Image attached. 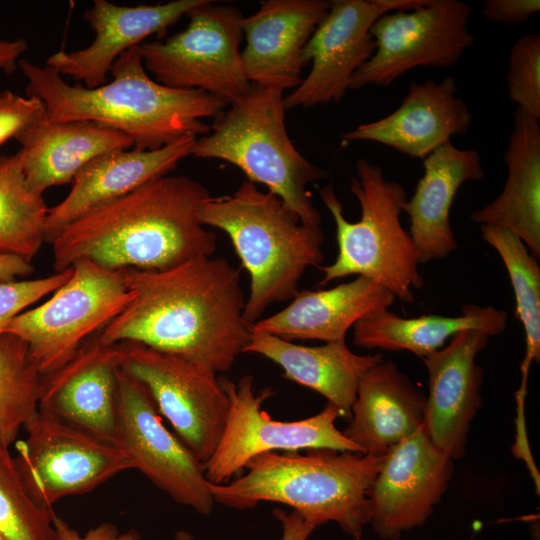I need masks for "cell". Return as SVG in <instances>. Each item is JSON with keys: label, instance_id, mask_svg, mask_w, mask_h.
Here are the masks:
<instances>
[{"label": "cell", "instance_id": "obj_18", "mask_svg": "<svg viewBox=\"0 0 540 540\" xmlns=\"http://www.w3.org/2000/svg\"><path fill=\"white\" fill-rule=\"evenodd\" d=\"M119 369L118 344H105L97 335L42 376L38 409L114 444Z\"/></svg>", "mask_w": 540, "mask_h": 540}, {"label": "cell", "instance_id": "obj_24", "mask_svg": "<svg viewBox=\"0 0 540 540\" xmlns=\"http://www.w3.org/2000/svg\"><path fill=\"white\" fill-rule=\"evenodd\" d=\"M426 395L393 361H381L361 377L349 423L342 431L363 454L386 452L424 423Z\"/></svg>", "mask_w": 540, "mask_h": 540}, {"label": "cell", "instance_id": "obj_34", "mask_svg": "<svg viewBox=\"0 0 540 540\" xmlns=\"http://www.w3.org/2000/svg\"><path fill=\"white\" fill-rule=\"evenodd\" d=\"M509 99L528 116L540 118V35H521L512 45L506 74Z\"/></svg>", "mask_w": 540, "mask_h": 540}, {"label": "cell", "instance_id": "obj_22", "mask_svg": "<svg viewBox=\"0 0 540 540\" xmlns=\"http://www.w3.org/2000/svg\"><path fill=\"white\" fill-rule=\"evenodd\" d=\"M196 139L186 136L152 151H114L91 161L74 177L67 196L48 209L45 241L51 243L66 226L90 211L166 176L191 155Z\"/></svg>", "mask_w": 540, "mask_h": 540}, {"label": "cell", "instance_id": "obj_2", "mask_svg": "<svg viewBox=\"0 0 540 540\" xmlns=\"http://www.w3.org/2000/svg\"><path fill=\"white\" fill-rule=\"evenodd\" d=\"M209 195L187 176L154 179L66 226L51 242L53 267L86 259L115 271H161L213 256L216 234L198 218Z\"/></svg>", "mask_w": 540, "mask_h": 540}, {"label": "cell", "instance_id": "obj_4", "mask_svg": "<svg viewBox=\"0 0 540 540\" xmlns=\"http://www.w3.org/2000/svg\"><path fill=\"white\" fill-rule=\"evenodd\" d=\"M384 455L307 449L267 452L251 458L246 473L226 484H211L215 503L250 509L260 502L288 505L314 525L336 522L361 540L371 520L369 492Z\"/></svg>", "mask_w": 540, "mask_h": 540}, {"label": "cell", "instance_id": "obj_20", "mask_svg": "<svg viewBox=\"0 0 540 540\" xmlns=\"http://www.w3.org/2000/svg\"><path fill=\"white\" fill-rule=\"evenodd\" d=\"M202 0H174L163 4L120 6L94 0L83 18L95 32L93 42L84 49L52 54L46 65L61 76L96 88L107 82L113 63L126 50L141 45L153 34L163 36L167 28L200 4Z\"/></svg>", "mask_w": 540, "mask_h": 540}, {"label": "cell", "instance_id": "obj_38", "mask_svg": "<svg viewBox=\"0 0 540 540\" xmlns=\"http://www.w3.org/2000/svg\"><path fill=\"white\" fill-rule=\"evenodd\" d=\"M54 526L58 540H142L140 534L135 530L120 532L114 524L109 522H102L81 535L71 528L64 519L55 514Z\"/></svg>", "mask_w": 540, "mask_h": 540}, {"label": "cell", "instance_id": "obj_35", "mask_svg": "<svg viewBox=\"0 0 540 540\" xmlns=\"http://www.w3.org/2000/svg\"><path fill=\"white\" fill-rule=\"evenodd\" d=\"M72 267L48 277L0 282V336L2 329L25 308L53 293L72 275Z\"/></svg>", "mask_w": 540, "mask_h": 540}, {"label": "cell", "instance_id": "obj_21", "mask_svg": "<svg viewBox=\"0 0 540 540\" xmlns=\"http://www.w3.org/2000/svg\"><path fill=\"white\" fill-rule=\"evenodd\" d=\"M452 76L442 82H412L399 107L376 121L360 124L341 136L343 143L372 141L410 158L424 159L450 143L454 135L465 134L472 114Z\"/></svg>", "mask_w": 540, "mask_h": 540}, {"label": "cell", "instance_id": "obj_15", "mask_svg": "<svg viewBox=\"0 0 540 540\" xmlns=\"http://www.w3.org/2000/svg\"><path fill=\"white\" fill-rule=\"evenodd\" d=\"M429 0H334L302 51L311 70L286 97L285 109L338 102L353 74L371 58L375 43L370 29L382 15L415 9Z\"/></svg>", "mask_w": 540, "mask_h": 540}, {"label": "cell", "instance_id": "obj_28", "mask_svg": "<svg viewBox=\"0 0 540 540\" xmlns=\"http://www.w3.org/2000/svg\"><path fill=\"white\" fill-rule=\"evenodd\" d=\"M504 161L508 176L502 192L473 211L480 225L503 227L516 235L537 260L540 257V126L517 109Z\"/></svg>", "mask_w": 540, "mask_h": 540}, {"label": "cell", "instance_id": "obj_27", "mask_svg": "<svg viewBox=\"0 0 540 540\" xmlns=\"http://www.w3.org/2000/svg\"><path fill=\"white\" fill-rule=\"evenodd\" d=\"M243 353L258 354L276 363L283 369L284 378L324 396L346 420L351 417L361 377L384 360L381 353L358 355L345 341L305 346L253 329Z\"/></svg>", "mask_w": 540, "mask_h": 540}, {"label": "cell", "instance_id": "obj_17", "mask_svg": "<svg viewBox=\"0 0 540 540\" xmlns=\"http://www.w3.org/2000/svg\"><path fill=\"white\" fill-rule=\"evenodd\" d=\"M489 338L484 331L465 330L422 358L428 371L423 425L431 441L453 460L465 454L471 423L482 404L483 371L476 357Z\"/></svg>", "mask_w": 540, "mask_h": 540}, {"label": "cell", "instance_id": "obj_8", "mask_svg": "<svg viewBox=\"0 0 540 540\" xmlns=\"http://www.w3.org/2000/svg\"><path fill=\"white\" fill-rule=\"evenodd\" d=\"M70 278L41 305L23 311L1 331L25 342L42 376L67 363L132 300L121 270L80 259Z\"/></svg>", "mask_w": 540, "mask_h": 540}, {"label": "cell", "instance_id": "obj_40", "mask_svg": "<svg viewBox=\"0 0 540 540\" xmlns=\"http://www.w3.org/2000/svg\"><path fill=\"white\" fill-rule=\"evenodd\" d=\"M27 47L28 44L23 39H0V69L7 74L13 73Z\"/></svg>", "mask_w": 540, "mask_h": 540}, {"label": "cell", "instance_id": "obj_5", "mask_svg": "<svg viewBox=\"0 0 540 540\" xmlns=\"http://www.w3.org/2000/svg\"><path fill=\"white\" fill-rule=\"evenodd\" d=\"M205 227L225 232L250 277L244 320L249 327L269 306L291 301L311 266L324 260L320 226L304 224L273 193L245 180L231 194L209 195L199 206Z\"/></svg>", "mask_w": 540, "mask_h": 540}, {"label": "cell", "instance_id": "obj_25", "mask_svg": "<svg viewBox=\"0 0 540 540\" xmlns=\"http://www.w3.org/2000/svg\"><path fill=\"white\" fill-rule=\"evenodd\" d=\"M423 168V176L403 206L419 263L441 260L457 249L450 224L452 203L463 183L484 178L479 153L451 142L424 158Z\"/></svg>", "mask_w": 540, "mask_h": 540}, {"label": "cell", "instance_id": "obj_36", "mask_svg": "<svg viewBox=\"0 0 540 540\" xmlns=\"http://www.w3.org/2000/svg\"><path fill=\"white\" fill-rule=\"evenodd\" d=\"M45 114L43 103L34 97H22L11 91L0 93V145Z\"/></svg>", "mask_w": 540, "mask_h": 540}, {"label": "cell", "instance_id": "obj_19", "mask_svg": "<svg viewBox=\"0 0 540 540\" xmlns=\"http://www.w3.org/2000/svg\"><path fill=\"white\" fill-rule=\"evenodd\" d=\"M331 1L266 0L241 19V59L252 85L284 92L302 81V51L327 15Z\"/></svg>", "mask_w": 540, "mask_h": 540}, {"label": "cell", "instance_id": "obj_14", "mask_svg": "<svg viewBox=\"0 0 540 540\" xmlns=\"http://www.w3.org/2000/svg\"><path fill=\"white\" fill-rule=\"evenodd\" d=\"M114 445L156 487L202 515L215 501L203 464L169 431L144 385L119 369Z\"/></svg>", "mask_w": 540, "mask_h": 540}, {"label": "cell", "instance_id": "obj_33", "mask_svg": "<svg viewBox=\"0 0 540 540\" xmlns=\"http://www.w3.org/2000/svg\"><path fill=\"white\" fill-rule=\"evenodd\" d=\"M55 512L28 493L9 448L0 446V534L5 540H58Z\"/></svg>", "mask_w": 540, "mask_h": 540}, {"label": "cell", "instance_id": "obj_10", "mask_svg": "<svg viewBox=\"0 0 540 540\" xmlns=\"http://www.w3.org/2000/svg\"><path fill=\"white\" fill-rule=\"evenodd\" d=\"M219 381L229 408L221 439L203 464L209 483L230 482L251 458L267 452L332 449L362 453L336 427L340 412L333 404L327 402L322 411L305 419L275 420L262 409L263 402L274 394L270 387L256 394L252 375L237 381L221 376Z\"/></svg>", "mask_w": 540, "mask_h": 540}, {"label": "cell", "instance_id": "obj_26", "mask_svg": "<svg viewBox=\"0 0 540 540\" xmlns=\"http://www.w3.org/2000/svg\"><path fill=\"white\" fill-rule=\"evenodd\" d=\"M395 299L375 281L357 276L330 289L300 290L289 305L261 318L250 329L288 341H345L356 322L374 311L389 308Z\"/></svg>", "mask_w": 540, "mask_h": 540}, {"label": "cell", "instance_id": "obj_31", "mask_svg": "<svg viewBox=\"0 0 540 540\" xmlns=\"http://www.w3.org/2000/svg\"><path fill=\"white\" fill-rule=\"evenodd\" d=\"M48 209L26 182L20 152L1 155L0 253L31 262L45 241Z\"/></svg>", "mask_w": 540, "mask_h": 540}, {"label": "cell", "instance_id": "obj_7", "mask_svg": "<svg viewBox=\"0 0 540 540\" xmlns=\"http://www.w3.org/2000/svg\"><path fill=\"white\" fill-rule=\"evenodd\" d=\"M350 190L359 202L361 217L349 222L332 184L318 190L331 213L338 254L333 263L319 266L323 272L319 286L358 275L389 290L405 303L414 300L413 289L424 280L418 270L419 257L410 234L402 227L400 215L407 201L404 187L387 180L381 168L364 158L357 160Z\"/></svg>", "mask_w": 540, "mask_h": 540}, {"label": "cell", "instance_id": "obj_23", "mask_svg": "<svg viewBox=\"0 0 540 540\" xmlns=\"http://www.w3.org/2000/svg\"><path fill=\"white\" fill-rule=\"evenodd\" d=\"M15 139L21 145L26 182L39 195L72 182L96 158L133 148L132 139L116 129L93 121H48L46 112Z\"/></svg>", "mask_w": 540, "mask_h": 540}, {"label": "cell", "instance_id": "obj_12", "mask_svg": "<svg viewBox=\"0 0 540 540\" xmlns=\"http://www.w3.org/2000/svg\"><path fill=\"white\" fill-rule=\"evenodd\" d=\"M23 428L26 437L17 443L14 459L28 493L44 507L132 469L114 444L39 409Z\"/></svg>", "mask_w": 540, "mask_h": 540}, {"label": "cell", "instance_id": "obj_9", "mask_svg": "<svg viewBox=\"0 0 540 540\" xmlns=\"http://www.w3.org/2000/svg\"><path fill=\"white\" fill-rule=\"evenodd\" d=\"M186 16L187 26L165 39L140 45L143 64L154 80L176 89H196L228 104L248 93L240 43V11L202 0Z\"/></svg>", "mask_w": 540, "mask_h": 540}, {"label": "cell", "instance_id": "obj_32", "mask_svg": "<svg viewBox=\"0 0 540 540\" xmlns=\"http://www.w3.org/2000/svg\"><path fill=\"white\" fill-rule=\"evenodd\" d=\"M42 375L19 337L0 336V446L16 440L21 428L38 410Z\"/></svg>", "mask_w": 540, "mask_h": 540}, {"label": "cell", "instance_id": "obj_3", "mask_svg": "<svg viewBox=\"0 0 540 540\" xmlns=\"http://www.w3.org/2000/svg\"><path fill=\"white\" fill-rule=\"evenodd\" d=\"M27 96L39 99L48 121H93L116 129L141 151L160 149L186 136L210 131L203 119L216 117L228 103L196 89H176L151 78L140 45L113 63V79L96 88L70 85L53 68L20 59Z\"/></svg>", "mask_w": 540, "mask_h": 540}, {"label": "cell", "instance_id": "obj_1", "mask_svg": "<svg viewBox=\"0 0 540 540\" xmlns=\"http://www.w3.org/2000/svg\"><path fill=\"white\" fill-rule=\"evenodd\" d=\"M133 293L98 334L105 344L134 342L215 374L228 371L250 336L241 271L203 256L161 271L121 270Z\"/></svg>", "mask_w": 540, "mask_h": 540}, {"label": "cell", "instance_id": "obj_29", "mask_svg": "<svg viewBox=\"0 0 540 540\" xmlns=\"http://www.w3.org/2000/svg\"><path fill=\"white\" fill-rule=\"evenodd\" d=\"M504 310L466 304L459 316L422 315L403 318L388 308L374 311L354 324L353 343L366 349L409 351L421 359L444 347L459 332L477 329L490 337L502 333Z\"/></svg>", "mask_w": 540, "mask_h": 540}, {"label": "cell", "instance_id": "obj_11", "mask_svg": "<svg viewBox=\"0 0 540 540\" xmlns=\"http://www.w3.org/2000/svg\"><path fill=\"white\" fill-rule=\"evenodd\" d=\"M118 348L120 369L144 385L161 417L204 464L221 439L229 408L217 374L139 343Z\"/></svg>", "mask_w": 540, "mask_h": 540}, {"label": "cell", "instance_id": "obj_42", "mask_svg": "<svg viewBox=\"0 0 540 540\" xmlns=\"http://www.w3.org/2000/svg\"><path fill=\"white\" fill-rule=\"evenodd\" d=\"M174 540H193V537L190 533L180 530L175 534Z\"/></svg>", "mask_w": 540, "mask_h": 540}, {"label": "cell", "instance_id": "obj_37", "mask_svg": "<svg viewBox=\"0 0 540 540\" xmlns=\"http://www.w3.org/2000/svg\"><path fill=\"white\" fill-rule=\"evenodd\" d=\"M539 10V0H486L483 16L489 22L516 25L527 21Z\"/></svg>", "mask_w": 540, "mask_h": 540}, {"label": "cell", "instance_id": "obj_39", "mask_svg": "<svg viewBox=\"0 0 540 540\" xmlns=\"http://www.w3.org/2000/svg\"><path fill=\"white\" fill-rule=\"evenodd\" d=\"M273 514L282 524L281 540H307L316 528V525L295 510L287 513L275 508Z\"/></svg>", "mask_w": 540, "mask_h": 540}, {"label": "cell", "instance_id": "obj_41", "mask_svg": "<svg viewBox=\"0 0 540 540\" xmlns=\"http://www.w3.org/2000/svg\"><path fill=\"white\" fill-rule=\"evenodd\" d=\"M34 267L30 262L9 254L0 253V282L15 281L17 277L32 274Z\"/></svg>", "mask_w": 540, "mask_h": 540}, {"label": "cell", "instance_id": "obj_6", "mask_svg": "<svg viewBox=\"0 0 540 540\" xmlns=\"http://www.w3.org/2000/svg\"><path fill=\"white\" fill-rule=\"evenodd\" d=\"M283 99L282 91L252 85L214 118L206 135L197 137L191 156L236 166L248 181L266 186L302 223L320 226L321 215L307 188L329 172L296 149L286 130Z\"/></svg>", "mask_w": 540, "mask_h": 540}, {"label": "cell", "instance_id": "obj_43", "mask_svg": "<svg viewBox=\"0 0 540 540\" xmlns=\"http://www.w3.org/2000/svg\"><path fill=\"white\" fill-rule=\"evenodd\" d=\"M0 540H5V539L1 536V534H0Z\"/></svg>", "mask_w": 540, "mask_h": 540}, {"label": "cell", "instance_id": "obj_30", "mask_svg": "<svg viewBox=\"0 0 540 540\" xmlns=\"http://www.w3.org/2000/svg\"><path fill=\"white\" fill-rule=\"evenodd\" d=\"M482 239L499 254L515 296L516 317L525 332L526 352L521 363L517 407L524 406L531 363L540 360V266L526 245L503 227L480 225Z\"/></svg>", "mask_w": 540, "mask_h": 540}, {"label": "cell", "instance_id": "obj_16", "mask_svg": "<svg viewBox=\"0 0 540 540\" xmlns=\"http://www.w3.org/2000/svg\"><path fill=\"white\" fill-rule=\"evenodd\" d=\"M453 469V459L431 441L424 425L391 447L369 492L377 535L398 540L422 525L444 496Z\"/></svg>", "mask_w": 540, "mask_h": 540}, {"label": "cell", "instance_id": "obj_13", "mask_svg": "<svg viewBox=\"0 0 540 540\" xmlns=\"http://www.w3.org/2000/svg\"><path fill=\"white\" fill-rule=\"evenodd\" d=\"M472 11L462 1L429 0L380 16L370 29L375 51L353 74L348 90L388 86L416 67L454 66L474 43L468 30Z\"/></svg>", "mask_w": 540, "mask_h": 540}]
</instances>
